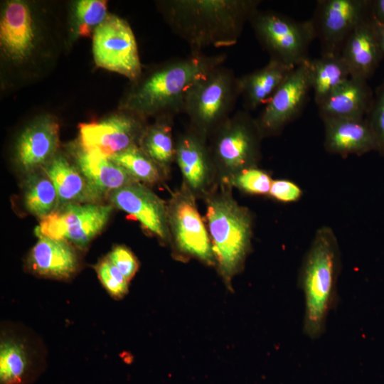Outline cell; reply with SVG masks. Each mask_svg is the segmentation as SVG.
<instances>
[{
  "label": "cell",
  "instance_id": "1f68e13d",
  "mask_svg": "<svg viewBox=\"0 0 384 384\" xmlns=\"http://www.w3.org/2000/svg\"><path fill=\"white\" fill-rule=\"evenodd\" d=\"M98 278L105 289L115 298H121L128 291V281L106 257L95 267Z\"/></svg>",
  "mask_w": 384,
  "mask_h": 384
},
{
  "label": "cell",
  "instance_id": "f546056e",
  "mask_svg": "<svg viewBox=\"0 0 384 384\" xmlns=\"http://www.w3.org/2000/svg\"><path fill=\"white\" fill-rule=\"evenodd\" d=\"M78 32L80 36H90L91 31L107 17V2L100 0H81L75 6Z\"/></svg>",
  "mask_w": 384,
  "mask_h": 384
},
{
  "label": "cell",
  "instance_id": "e0dca14e",
  "mask_svg": "<svg viewBox=\"0 0 384 384\" xmlns=\"http://www.w3.org/2000/svg\"><path fill=\"white\" fill-rule=\"evenodd\" d=\"M175 161L193 193H203L210 185L215 170L207 141L191 129L176 140Z\"/></svg>",
  "mask_w": 384,
  "mask_h": 384
},
{
  "label": "cell",
  "instance_id": "cb8c5ba5",
  "mask_svg": "<svg viewBox=\"0 0 384 384\" xmlns=\"http://www.w3.org/2000/svg\"><path fill=\"white\" fill-rule=\"evenodd\" d=\"M295 67L270 59L262 68L239 78L245 110L265 105Z\"/></svg>",
  "mask_w": 384,
  "mask_h": 384
},
{
  "label": "cell",
  "instance_id": "e575fe53",
  "mask_svg": "<svg viewBox=\"0 0 384 384\" xmlns=\"http://www.w3.org/2000/svg\"><path fill=\"white\" fill-rule=\"evenodd\" d=\"M303 191L296 183L287 179L273 180L269 196L282 203H294L302 196Z\"/></svg>",
  "mask_w": 384,
  "mask_h": 384
},
{
  "label": "cell",
  "instance_id": "52a82bcc",
  "mask_svg": "<svg viewBox=\"0 0 384 384\" xmlns=\"http://www.w3.org/2000/svg\"><path fill=\"white\" fill-rule=\"evenodd\" d=\"M249 23L271 60L296 67L308 60V50L316 38L310 20L299 21L282 14L258 9Z\"/></svg>",
  "mask_w": 384,
  "mask_h": 384
},
{
  "label": "cell",
  "instance_id": "5bb4252c",
  "mask_svg": "<svg viewBox=\"0 0 384 384\" xmlns=\"http://www.w3.org/2000/svg\"><path fill=\"white\" fill-rule=\"evenodd\" d=\"M113 207L134 216L162 241L170 240L167 205L146 184L134 181L108 196Z\"/></svg>",
  "mask_w": 384,
  "mask_h": 384
},
{
  "label": "cell",
  "instance_id": "7402d4cb",
  "mask_svg": "<svg viewBox=\"0 0 384 384\" xmlns=\"http://www.w3.org/2000/svg\"><path fill=\"white\" fill-rule=\"evenodd\" d=\"M28 258V266L36 274L49 278L67 279L78 267L75 250L68 242L39 237Z\"/></svg>",
  "mask_w": 384,
  "mask_h": 384
},
{
  "label": "cell",
  "instance_id": "8d00e7d4",
  "mask_svg": "<svg viewBox=\"0 0 384 384\" xmlns=\"http://www.w3.org/2000/svg\"><path fill=\"white\" fill-rule=\"evenodd\" d=\"M370 17L378 35L382 54L384 56V24L378 22L371 16Z\"/></svg>",
  "mask_w": 384,
  "mask_h": 384
},
{
  "label": "cell",
  "instance_id": "ffe728a7",
  "mask_svg": "<svg viewBox=\"0 0 384 384\" xmlns=\"http://www.w3.org/2000/svg\"><path fill=\"white\" fill-rule=\"evenodd\" d=\"M373 102L367 80L350 77L318 107L322 121L330 119H365Z\"/></svg>",
  "mask_w": 384,
  "mask_h": 384
},
{
  "label": "cell",
  "instance_id": "836d02e7",
  "mask_svg": "<svg viewBox=\"0 0 384 384\" xmlns=\"http://www.w3.org/2000/svg\"><path fill=\"white\" fill-rule=\"evenodd\" d=\"M107 258L119 270L128 282L135 274L139 267L133 253L124 246L115 247Z\"/></svg>",
  "mask_w": 384,
  "mask_h": 384
},
{
  "label": "cell",
  "instance_id": "3957f363",
  "mask_svg": "<svg viewBox=\"0 0 384 384\" xmlns=\"http://www.w3.org/2000/svg\"><path fill=\"white\" fill-rule=\"evenodd\" d=\"M341 267L337 238L329 226L319 228L303 259L299 284L304 296L303 330L311 339L324 333L336 299Z\"/></svg>",
  "mask_w": 384,
  "mask_h": 384
},
{
  "label": "cell",
  "instance_id": "8fae6325",
  "mask_svg": "<svg viewBox=\"0 0 384 384\" xmlns=\"http://www.w3.org/2000/svg\"><path fill=\"white\" fill-rule=\"evenodd\" d=\"M370 15V1L321 0L311 19L321 55H340L346 39Z\"/></svg>",
  "mask_w": 384,
  "mask_h": 384
},
{
  "label": "cell",
  "instance_id": "8992f818",
  "mask_svg": "<svg viewBox=\"0 0 384 384\" xmlns=\"http://www.w3.org/2000/svg\"><path fill=\"white\" fill-rule=\"evenodd\" d=\"M263 136L256 118L246 110H238L210 137L208 145L215 168L227 178L257 166Z\"/></svg>",
  "mask_w": 384,
  "mask_h": 384
},
{
  "label": "cell",
  "instance_id": "d6a6232c",
  "mask_svg": "<svg viewBox=\"0 0 384 384\" xmlns=\"http://www.w3.org/2000/svg\"><path fill=\"white\" fill-rule=\"evenodd\" d=\"M367 117L366 120L376 139L378 151L384 156V84L373 100Z\"/></svg>",
  "mask_w": 384,
  "mask_h": 384
},
{
  "label": "cell",
  "instance_id": "30bf717a",
  "mask_svg": "<svg viewBox=\"0 0 384 384\" xmlns=\"http://www.w3.org/2000/svg\"><path fill=\"white\" fill-rule=\"evenodd\" d=\"M92 51L96 65L135 81L142 68L137 41L129 24L108 15L93 32Z\"/></svg>",
  "mask_w": 384,
  "mask_h": 384
},
{
  "label": "cell",
  "instance_id": "484cf974",
  "mask_svg": "<svg viewBox=\"0 0 384 384\" xmlns=\"http://www.w3.org/2000/svg\"><path fill=\"white\" fill-rule=\"evenodd\" d=\"M311 87L318 106L351 77L349 69L340 55H321L309 60Z\"/></svg>",
  "mask_w": 384,
  "mask_h": 384
},
{
  "label": "cell",
  "instance_id": "83f0119b",
  "mask_svg": "<svg viewBox=\"0 0 384 384\" xmlns=\"http://www.w3.org/2000/svg\"><path fill=\"white\" fill-rule=\"evenodd\" d=\"M23 184V203L32 215L42 219L57 208L58 197L49 177L38 170L27 174Z\"/></svg>",
  "mask_w": 384,
  "mask_h": 384
},
{
  "label": "cell",
  "instance_id": "4fadbf2b",
  "mask_svg": "<svg viewBox=\"0 0 384 384\" xmlns=\"http://www.w3.org/2000/svg\"><path fill=\"white\" fill-rule=\"evenodd\" d=\"M309 60L291 71L256 118L263 137L280 133L302 110L311 90Z\"/></svg>",
  "mask_w": 384,
  "mask_h": 384
},
{
  "label": "cell",
  "instance_id": "4dcf8cb0",
  "mask_svg": "<svg viewBox=\"0 0 384 384\" xmlns=\"http://www.w3.org/2000/svg\"><path fill=\"white\" fill-rule=\"evenodd\" d=\"M272 179L265 170L252 166L227 178L229 184L252 195H269Z\"/></svg>",
  "mask_w": 384,
  "mask_h": 384
},
{
  "label": "cell",
  "instance_id": "f1b7e54d",
  "mask_svg": "<svg viewBox=\"0 0 384 384\" xmlns=\"http://www.w3.org/2000/svg\"><path fill=\"white\" fill-rule=\"evenodd\" d=\"M110 159L137 181L146 185L162 180L163 171L139 145L132 146Z\"/></svg>",
  "mask_w": 384,
  "mask_h": 384
},
{
  "label": "cell",
  "instance_id": "ac0fdd59",
  "mask_svg": "<svg viewBox=\"0 0 384 384\" xmlns=\"http://www.w3.org/2000/svg\"><path fill=\"white\" fill-rule=\"evenodd\" d=\"M341 55L351 77L367 80L383 57L370 15L359 23L346 39Z\"/></svg>",
  "mask_w": 384,
  "mask_h": 384
},
{
  "label": "cell",
  "instance_id": "277c9868",
  "mask_svg": "<svg viewBox=\"0 0 384 384\" xmlns=\"http://www.w3.org/2000/svg\"><path fill=\"white\" fill-rule=\"evenodd\" d=\"M206 220L215 260L220 274L230 282L242 268L249 252L252 218L226 191L208 196Z\"/></svg>",
  "mask_w": 384,
  "mask_h": 384
},
{
  "label": "cell",
  "instance_id": "4316f807",
  "mask_svg": "<svg viewBox=\"0 0 384 384\" xmlns=\"http://www.w3.org/2000/svg\"><path fill=\"white\" fill-rule=\"evenodd\" d=\"M174 117H163L146 125L139 146L166 174L175 161L176 141L173 139Z\"/></svg>",
  "mask_w": 384,
  "mask_h": 384
},
{
  "label": "cell",
  "instance_id": "603a6c76",
  "mask_svg": "<svg viewBox=\"0 0 384 384\" xmlns=\"http://www.w3.org/2000/svg\"><path fill=\"white\" fill-rule=\"evenodd\" d=\"M75 165L92 188L102 198L135 180L110 159L85 150H74Z\"/></svg>",
  "mask_w": 384,
  "mask_h": 384
},
{
  "label": "cell",
  "instance_id": "d590c367",
  "mask_svg": "<svg viewBox=\"0 0 384 384\" xmlns=\"http://www.w3.org/2000/svg\"><path fill=\"white\" fill-rule=\"evenodd\" d=\"M370 16L384 24V0L370 1Z\"/></svg>",
  "mask_w": 384,
  "mask_h": 384
},
{
  "label": "cell",
  "instance_id": "ba28073f",
  "mask_svg": "<svg viewBox=\"0 0 384 384\" xmlns=\"http://www.w3.org/2000/svg\"><path fill=\"white\" fill-rule=\"evenodd\" d=\"M112 210L111 204H68L41 219L35 232L38 238L64 240L82 249L105 228Z\"/></svg>",
  "mask_w": 384,
  "mask_h": 384
},
{
  "label": "cell",
  "instance_id": "7a4b0ae2",
  "mask_svg": "<svg viewBox=\"0 0 384 384\" xmlns=\"http://www.w3.org/2000/svg\"><path fill=\"white\" fill-rule=\"evenodd\" d=\"M225 54L191 53L167 60L133 81L122 109L143 119L175 117L183 112L188 89L197 80L224 64Z\"/></svg>",
  "mask_w": 384,
  "mask_h": 384
},
{
  "label": "cell",
  "instance_id": "44dd1931",
  "mask_svg": "<svg viewBox=\"0 0 384 384\" xmlns=\"http://www.w3.org/2000/svg\"><path fill=\"white\" fill-rule=\"evenodd\" d=\"M42 169L56 190V208L73 203H99L101 201L75 164L63 155L57 153Z\"/></svg>",
  "mask_w": 384,
  "mask_h": 384
},
{
  "label": "cell",
  "instance_id": "6da1fadb",
  "mask_svg": "<svg viewBox=\"0 0 384 384\" xmlns=\"http://www.w3.org/2000/svg\"><path fill=\"white\" fill-rule=\"evenodd\" d=\"M259 0H166L159 9L175 35L203 53L207 47L237 43L245 26L259 9Z\"/></svg>",
  "mask_w": 384,
  "mask_h": 384
},
{
  "label": "cell",
  "instance_id": "d4e9b609",
  "mask_svg": "<svg viewBox=\"0 0 384 384\" xmlns=\"http://www.w3.org/2000/svg\"><path fill=\"white\" fill-rule=\"evenodd\" d=\"M41 368L24 341L6 336L0 344V384H28Z\"/></svg>",
  "mask_w": 384,
  "mask_h": 384
},
{
  "label": "cell",
  "instance_id": "d6986e66",
  "mask_svg": "<svg viewBox=\"0 0 384 384\" xmlns=\"http://www.w3.org/2000/svg\"><path fill=\"white\" fill-rule=\"evenodd\" d=\"M324 147L331 154L346 156L378 151L375 135L366 119L323 120Z\"/></svg>",
  "mask_w": 384,
  "mask_h": 384
},
{
  "label": "cell",
  "instance_id": "5b68a950",
  "mask_svg": "<svg viewBox=\"0 0 384 384\" xmlns=\"http://www.w3.org/2000/svg\"><path fill=\"white\" fill-rule=\"evenodd\" d=\"M240 97L239 78L220 65L194 82L188 89L183 112L189 129L208 141L232 114Z\"/></svg>",
  "mask_w": 384,
  "mask_h": 384
},
{
  "label": "cell",
  "instance_id": "9c48e42d",
  "mask_svg": "<svg viewBox=\"0 0 384 384\" xmlns=\"http://www.w3.org/2000/svg\"><path fill=\"white\" fill-rule=\"evenodd\" d=\"M170 240L181 254L208 265L215 263L209 233L198 212L195 195L183 183L167 205Z\"/></svg>",
  "mask_w": 384,
  "mask_h": 384
},
{
  "label": "cell",
  "instance_id": "9a60e30c",
  "mask_svg": "<svg viewBox=\"0 0 384 384\" xmlns=\"http://www.w3.org/2000/svg\"><path fill=\"white\" fill-rule=\"evenodd\" d=\"M58 146V123L51 116H41L18 136L15 144V161L20 170L26 174L36 171L55 156Z\"/></svg>",
  "mask_w": 384,
  "mask_h": 384
},
{
  "label": "cell",
  "instance_id": "2e32d148",
  "mask_svg": "<svg viewBox=\"0 0 384 384\" xmlns=\"http://www.w3.org/2000/svg\"><path fill=\"white\" fill-rule=\"evenodd\" d=\"M37 34L32 12L28 4L19 0L8 1L0 21V47L9 60L21 63L36 49Z\"/></svg>",
  "mask_w": 384,
  "mask_h": 384
},
{
  "label": "cell",
  "instance_id": "7c38bea8",
  "mask_svg": "<svg viewBox=\"0 0 384 384\" xmlns=\"http://www.w3.org/2000/svg\"><path fill=\"white\" fill-rule=\"evenodd\" d=\"M145 119L124 110L99 122L79 125L80 146L106 158L139 145Z\"/></svg>",
  "mask_w": 384,
  "mask_h": 384
}]
</instances>
